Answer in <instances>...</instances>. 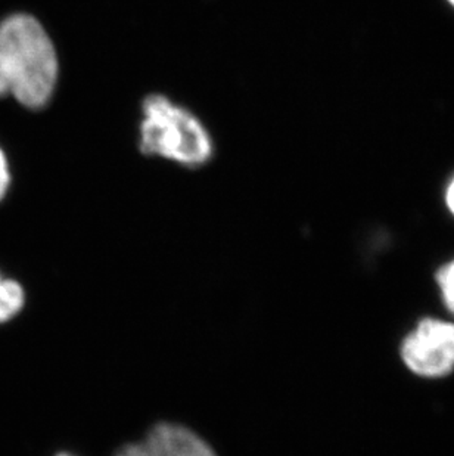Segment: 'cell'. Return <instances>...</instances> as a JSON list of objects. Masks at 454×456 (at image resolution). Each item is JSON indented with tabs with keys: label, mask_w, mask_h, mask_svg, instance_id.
Returning <instances> with one entry per match:
<instances>
[{
	"label": "cell",
	"mask_w": 454,
	"mask_h": 456,
	"mask_svg": "<svg viewBox=\"0 0 454 456\" xmlns=\"http://www.w3.org/2000/svg\"><path fill=\"white\" fill-rule=\"evenodd\" d=\"M58 55L44 26L28 13L0 21V98L28 110L46 107L58 82Z\"/></svg>",
	"instance_id": "cell-1"
},
{
	"label": "cell",
	"mask_w": 454,
	"mask_h": 456,
	"mask_svg": "<svg viewBox=\"0 0 454 456\" xmlns=\"http://www.w3.org/2000/svg\"><path fill=\"white\" fill-rule=\"evenodd\" d=\"M141 151L172 159L188 167L210 161L213 142L192 112L161 95H150L142 105Z\"/></svg>",
	"instance_id": "cell-2"
},
{
	"label": "cell",
	"mask_w": 454,
	"mask_h": 456,
	"mask_svg": "<svg viewBox=\"0 0 454 456\" xmlns=\"http://www.w3.org/2000/svg\"><path fill=\"white\" fill-rule=\"evenodd\" d=\"M401 356L422 377H442L454 368V325L425 319L404 340Z\"/></svg>",
	"instance_id": "cell-3"
},
{
	"label": "cell",
	"mask_w": 454,
	"mask_h": 456,
	"mask_svg": "<svg viewBox=\"0 0 454 456\" xmlns=\"http://www.w3.org/2000/svg\"><path fill=\"white\" fill-rule=\"evenodd\" d=\"M116 456H217L197 433L176 424H159L145 439L127 444Z\"/></svg>",
	"instance_id": "cell-4"
},
{
	"label": "cell",
	"mask_w": 454,
	"mask_h": 456,
	"mask_svg": "<svg viewBox=\"0 0 454 456\" xmlns=\"http://www.w3.org/2000/svg\"><path fill=\"white\" fill-rule=\"evenodd\" d=\"M26 303V293L17 281L0 273V323L15 318Z\"/></svg>",
	"instance_id": "cell-5"
},
{
	"label": "cell",
	"mask_w": 454,
	"mask_h": 456,
	"mask_svg": "<svg viewBox=\"0 0 454 456\" xmlns=\"http://www.w3.org/2000/svg\"><path fill=\"white\" fill-rule=\"evenodd\" d=\"M437 282L442 289L447 309L454 314V260L438 271Z\"/></svg>",
	"instance_id": "cell-6"
},
{
	"label": "cell",
	"mask_w": 454,
	"mask_h": 456,
	"mask_svg": "<svg viewBox=\"0 0 454 456\" xmlns=\"http://www.w3.org/2000/svg\"><path fill=\"white\" fill-rule=\"evenodd\" d=\"M9 186H11V170H9L8 159L4 155V150L0 148V201L8 194Z\"/></svg>",
	"instance_id": "cell-7"
},
{
	"label": "cell",
	"mask_w": 454,
	"mask_h": 456,
	"mask_svg": "<svg viewBox=\"0 0 454 456\" xmlns=\"http://www.w3.org/2000/svg\"><path fill=\"white\" fill-rule=\"evenodd\" d=\"M446 203L447 207H449V210L454 215V177L453 181L450 182V185L447 188Z\"/></svg>",
	"instance_id": "cell-8"
},
{
	"label": "cell",
	"mask_w": 454,
	"mask_h": 456,
	"mask_svg": "<svg viewBox=\"0 0 454 456\" xmlns=\"http://www.w3.org/2000/svg\"><path fill=\"white\" fill-rule=\"evenodd\" d=\"M449 2H450V4L454 6V0H449Z\"/></svg>",
	"instance_id": "cell-9"
},
{
	"label": "cell",
	"mask_w": 454,
	"mask_h": 456,
	"mask_svg": "<svg viewBox=\"0 0 454 456\" xmlns=\"http://www.w3.org/2000/svg\"><path fill=\"white\" fill-rule=\"evenodd\" d=\"M61 456H67V455H61Z\"/></svg>",
	"instance_id": "cell-10"
}]
</instances>
